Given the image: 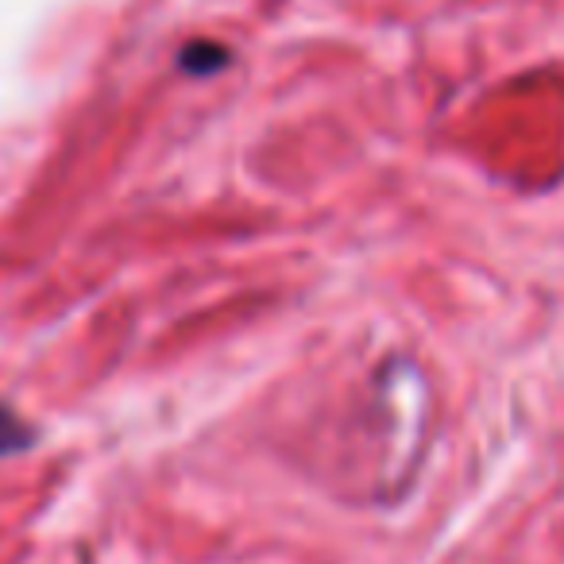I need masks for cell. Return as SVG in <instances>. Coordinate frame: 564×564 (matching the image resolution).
<instances>
[{"label":"cell","mask_w":564,"mask_h":564,"mask_svg":"<svg viewBox=\"0 0 564 564\" xmlns=\"http://www.w3.org/2000/svg\"><path fill=\"white\" fill-rule=\"evenodd\" d=\"M32 445H35V430L17 414V410L0 402V456L28 453Z\"/></svg>","instance_id":"6da1fadb"}]
</instances>
